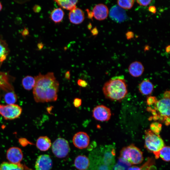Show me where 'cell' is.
I'll use <instances>...</instances> for the list:
<instances>
[{
	"instance_id": "6da1fadb",
	"label": "cell",
	"mask_w": 170,
	"mask_h": 170,
	"mask_svg": "<svg viewBox=\"0 0 170 170\" xmlns=\"http://www.w3.org/2000/svg\"><path fill=\"white\" fill-rule=\"evenodd\" d=\"M34 78L33 94L35 101L44 103L56 101L59 83L54 73L49 72L45 75L39 73Z\"/></svg>"
},
{
	"instance_id": "7a4b0ae2",
	"label": "cell",
	"mask_w": 170,
	"mask_h": 170,
	"mask_svg": "<svg viewBox=\"0 0 170 170\" xmlns=\"http://www.w3.org/2000/svg\"><path fill=\"white\" fill-rule=\"evenodd\" d=\"M102 91L106 98L114 101L122 100L128 93L127 85L122 76L113 77L105 82Z\"/></svg>"
},
{
	"instance_id": "3957f363",
	"label": "cell",
	"mask_w": 170,
	"mask_h": 170,
	"mask_svg": "<svg viewBox=\"0 0 170 170\" xmlns=\"http://www.w3.org/2000/svg\"><path fill=\"white\" fill-rule=\"evenodd\" d=\"M145 133V147L154 153L156 159L159 158V152L164 146L163 140L160 135H156L150 129L146 130Z\"/></svg>"
},
{
	"instance_id": "277c9868",
	"label": "cell",
	"mask_w": 170,
	"mask_h": 170,
	"mask_svg": "<svg viewBox=\"0 0 170 170\" xmlns=\"http://www.w3.org/2000/svg\"><path fill=\"white\" fill-rule=\"evenodd\" d=\"M157 112V116L165 125L170 124V91H166L163 98L157 101L155 108Z\"/></svg>"
},
{
	"instance_id": "5b68a950",
	"label": "cell",
	"mask_w": 170,
	"mask_h": 170,
	"mask_svg": "<svg viewBox=\"0 0 170 170\" xmlns=\"http://www.w3.org/2000/svg\"><path fill=\"white\" fill-rule=\"evenodd\" d=\"M120 158L131 164H137L143 160L141 150L133 144L123 148L120 151Z\"/></svg>"
},
{
	"instance_id": "8992f818",
	"label": "cell",
	"mask_w": 170,
	"mask_h": 170,
	"mask_svg": "<svg viewBox=\"0 0 170 170\" xmlns=\"http://www.w3.org/2000/svg\"><path fill=\"white\" fill-rule=\"evenodd\" d=\"M52 150L53 154L58 158L65 157L70 151L68 141L63 138L57 139L52 143Z\"/></svg>"
},
{
	"instance_id": "52a82bcc",
	"label": "cell",
	"mask_w": 170,
	"mask_h": 170,
	"mask_svg": "<svg viewBox=\"0 0 170 170\" xmlns=\"http://www.w3.org/2000/svg\"><path fill=\"white\" fill-rule=\"evenodd\" d=\"M22 111L21 108L17 105L0 104V114L6 120H13L19 117Z\"/></svg>"
},
{
	"instance_id": "ba28073f",
	"label": "cell",
	"mask_w": 170,
	"mask_h": 170,
	"mask_svg": "<svg viewBox=\"0 0 170 170\" xmlns=\"http://www.w3.org/2000/svg\"><path fill=\"white\" fill-rule=\"evenodd\" d=\"M92 116L96 120L101 122L108 121L111 116L110 109L103 105L95 107L92 111Z\"/></svg>"
},
{
	"instance_id": "9c48e42d",
	"label": "cell",
	"mask_w": 170,
	"mask_h": 170,
	"mask_svg": "<svg viewBox=\"0 0 170 170\" xmlns=\"http://www.w3.org/2000/svg\"><path fill=\"white\" fill-rule=\"evenodd\" d=\"M109 16L112 20L117 23L123 22L128 19L125 10L116 5L110 8Z\"/></svg>"
},
{
	"instance_id": "30bf717a",
	"label": "cell",
	"mask_w": 170,
	"mask_h": 170,
	"mask_svg": "<svg viewBox=\"0 0 170 170\" xmlns=\"http://www.w3.org/2000/svg\"><path fill=\"white\" fill-rule=\"evenodd\" d=\"M72 141L73 144L76 147L82 149L86 148L88 145L90 138L86 132H79L74 135Z\"/></svg>"
},
{
	"instance_id": "8fae6325",
	"label": "cell",
	"mask_w": 170,
	"mask_h": 170,
	"mask_svg": "<svg viewBox=\"0 0 170 170\" xmlns=\"http://www.w3.org/2000/svg\"><path fill=\"white\" fill-rule=\"evenodd\" d=\"M53 162L50 156L44 154L39 156L36 162V170H50L52 167Z\"/></svg>"
},
{
	"instance_id": "7c38bea8",
	"label": "cell",
	"mask_w": 170,
	"mask_h": 170,
	"mask_svg": "<svg viewBox=\"0 0 170 170\" xmlns=\"http://www.w3.org/2000/svg\"><path fill=\"white\" fill-rule=\"evenodd\" d=\"M7 159L10 163L18 164L20 163L23 158V154L20 148L16 147L9 148L6 153Z\"/></svg>"
},
{
	"instance_id": "4fadbf2b",
	"label": "cell",
	"mask_w": 170,
	"mask_h": 170,
	"mask_svg": "<svg viewBox=\"0 0 170 170\" xmlns=\"http://www.w3.org/2000/svg\"><path fill=\"white\" fill-rule=\"evenodd\" d=\"M92 12L93 17L96 20H102L107 18L109 14V9L106 5L100 3L94 6Z\"/></svg>"
},
{
	"instance_id": "5bb4252c",
	"label": "cell",
	"mask_w": 170,
	"mask_h": 170,
	"mask_svg": "<svg viewBox=\"0 0 170 170\" xmlns=\"http://www.w3.org/2000/svg\"><path fill=\"white\" fill-rule=\"evenodd\" d=\"M68 17L70 22L76 25L81 23L85 19L84 14L83 11L76 7L70 10Z\"/></svg>"
},
{
	"instance_id": "9a60e30c",
	"label": "cell",
	"mask_w": 170,
	"mask_h": 170,
	"mask_svg": "<svg viewBox=\"0 0 170 170\" xmlns=\"http://www.w3.org/2000/svg\"><path fill=\"white\" fill-rule=\"evenodd\" d=\"M128 69L130 74L134 77L140 76L144 70V67L142 63L138 61L132 63L129 65Z\"/></svg>"
},
{
	"instance_id": "2e32d148",
	"label": "cell",
	"mask_w": 170,
	"mask_h": 170,
	"mask_svg": "<svg viewBox=\"0 0 170 170\" xmlns=\"http://www.w3.org/2000/svg\"><path fill=\"white\" fill-rule=\"evenodd\" d=\"M74 165L76 168L79 170H86L89 166L90 161L85 155H79L75 158Z\"/></svg>"
},
{
	"instance_id": "e0dca14e",
	"label": "cell",
	"mask_w": 170,
	"mask_h": 170,
	"mask_svg": "<svg viewBox=\"0 0 170 170\" xmlns=\"http://www.w3.org/2000/svg\"><path fill=\"white\" fill-rule=\"evenodd\" d=\"M50 139L47 136L39 137L37 139L36 144L37 148L42 151L48 150L51 146Z\"/></svg>"
},
{
	"instance_id": "ac0fdd59",
	"label": "cell",
	"mask_w": 170,
	"mask_h": 170,
	"mask_svg": "<svg viewBox=\"0 0 170 170\" xmlns=\"http://www.w3.org/2000/svg\"><path fill=\"white\" fill-rule=\"evenodd\" d=\"M154 86L152 83L148 79L143 81L139 85V92L144 95L150 94L152 92Z\"/></svg>"
},
{
	"instance_id": "d6986e66",
	"label": "cell",
	"mask_w": 170,
	"mask_h": 170,
	"mask_svg": "<svg viewBox=\"0 0 170 170\" xmlns=\"http://www.w3.org/2000/svg\"><path fill=\"white\" fill-rule=\"evenodd\" d=\"M10 50L5 41L0 39V68L6 59Z\"/></svg>"
},
{
	"instance_id": "ffe728a7",
	"label": "cell",
	"mask_w": 170,
	"mask_h": 170,
	"mask_svg": "<svg viewBox=\"0 0 170 170\" xmlns=\"http://www.w3.org/2000/svg\"><path fill=\"white\" fill-rule=\"evenodd\" d=\"M64 14V11L61 8H55L51 12L50 18L54 23H59L63 20Z\"/></svg>"
},
{
	"instance_id": "44dd1931",
	"label": "cell",
	"mask_w": 170,
	"mask_h": 170,
	"mask_svg": "<svg viewBox=\"0 0 170 170\" xmlns=\"http://www.w3.org/2000/svg\"><path fill=\"white\" fill-rule=\"evenodd\" d=\"M57 4L63 8L71 10L76 7L77 0H55Z\"/></svg>"
},
{
	"instance_id": "7402d4cb",
	"label": "cell",
	"mask_w": 170,
	"mask_h": 170,
	"mask_svg": "<svg viewBox=\"0 0 170 170\" xmlns=\"http://www.w3.org/2000/svg\"><path fill=\"white\" fill-rule=\"evenodd\" d=\"M0 170H24V166L20 163L15 164L3 162L0 165Z\"/></svg>"
},
{
	"instance_id": "603a6c76",
	"label": "cell",
	"mask_w": 170,
	"mask_h": 170,
	"mask_svg": "<svg viewBox=\"0 0 170 170\" xmlns=\"http://www.w3.org/2000/svg\"><path fill=\"white\" fill-rule=\"evenodd\" d=\"M35 84L34 77L30 76H25L22 80V84L23 88L27 90H30L33 89Z\"/></svg>"
},
{
	"instance_id": "cb8c5ba5",
	"label": "cell",
	"mask_w": 170,
	"mask_h": 170,
	"mask_svg": "<svg viewBox=\"0 0 170 170\" xmlns=\"http://www.w3.org/2000/svg\"><path fill=\"white\" fill-rule=\"evenodd\" d=\"M4 99L8 105L14 104L17 101L16 95L14 91H9L5 94Z\"/></svg>"
},
{
	"instance_id": "d4e9b609",
	"label": "cell",
	"mask_w": 170,
	"mask_h": 170,
	"mask_svg": "<svg viewBox=\"0 0 170 170\" xmlns=\"http://www.w3.org/2000/svg\"><path fill=\"white\" fill-rule=\"evenodd\" d=\"M170 150L169 146H164L159 152V157H160L165 161L169 162L170 159Z\"/></svg>"
},
{
	"instance_id": "484cf974",
	"label": "cell",
	"mask_w": 170,
	"mask_h": 170,
	"mask_svg": "<svg viewBox=\"0 0 170 170\" xmlns=\"http://www.w3.org/2000/svg\"><path fill=\"white\" fill-rule=\"evenodd\" d=\"M131 164L120 158L114 167V170H128Z\"/></svg>"
},
{
	"instance_id": "4316f807",
	"label": "cell",
	"mask_w": 170,
	"mask_h": 170,
	"mask_svg": "<svg viewBox=\"0 0 170 170\" xmlns=\"http://www.w3.org/2000/svg\"><path fill=\"white\" fill-rule=\"evenodd\" d=\"M118 5L124 9H130L133 6L134 1L133 0H119L117 1Z\"/></svg>"
},
{
	"instance_id": "83f0119b",
	"label": "cell",
	"mask_w": 170,
	"mask_h": 170,
	"mask_svg": "<svg viewBox=\"0 0 170 170\" xmlns=\"http://www.w3.org/2000/svg\"><path fill=\"white\" fill-rule=\"evenodd\" d=\"M154 163L153 159H148L147 161L140 167L141 170H153L155 169V168L154 167Z\"/></svg>"
},
{
	"instance_id": "f1b7e54d",
	"label": "cell",
	"mask_w": 170,
	"mask_h": 170,
	"mask_svg": "<svg viewBox=\"0 0 170 170\" xmlns=\"http://www.w3.org/2000/svg\"><path fill=\"white\" fill-rule=\"evenodd\" d=\"M150 129L156 135H160L162 129V125L157 122L153 123L150 125Z\"/></svg>"
},
{
	"instance_id": "f546056e",
	"label": "cell",
	"mask_w": 170,
	"mask_h": 170,
	"mask_svg": "<svg viewBox=\"0 0 170 170\" xmlns=\"http://www.w3.org/2000/svg\"><path fill=\"white\" fill-rule=\"evenodd\" d=\"M153 1L151 0H136L137 2L140 5L146 6L148 5L151 3Z\"/></svg>"
},
{
	"instance_id": "4dcf8cb0",
	"label": "cell",
	"mask_w": 170,
	"mask_h": 170,
	"mask_svg": "<svg viewBox=\"0 0 170 170\" xmlns=\"http://www.w3.org/2000/svg\"><path fill=\"white\" fill-rule=\"evenodd\" d=\"M82 100L81 99L79 98H75L74 99L73 104L74 106L76 108L80 107L82 104Z\"/></svg>"
},
{
	"instance_id": "1f68e13d",
	"label": "cell",
	"mask_w": 170,
	"mask_h": 170,
	"mask_svg": "<svg viewBox=\"0 0 170 170\" xmlns=\"http://www.w3.org/2000/svg\"><path fill=\"white\" fill-rule=\"evenodd\" d=\"M77 83L79 86L83 88L86 87L88 85L87 82L81 79H79L78 80Z\"/></svg>"
},
{
	"instance_id": "d6a6232c",
	"label": "cell",
	"mask_w": 170,
	"mask_h": 170,
	"mask_svg": "<svg viewBox=\"0 0 170 170\" xmlns=\"http://www.w3.org/2000/svg\"><path fill=\"white\" fill-rule=\"evenodd\" d=\"M126 36L127 39H131L133 38L134 34L131 31H128L126 33Z\"/></svg>"
},
{
	"instance_id": "836d02e7",
	"label": "cell",
	"mask_w": 170,
	"mask_h": 170,
	"mask_svg": "<svg viewBox=\"0 0 170 170\" xmlns=\"http://www.w3.org/2000/svg\"><path fill=\"white\" fill-rule=\"evenodd\" d=\"M148 10L150 12L153 14L156 13V7L153 6H151L149 7Z\"/></svg>"
},
{
	"instance_id": "e575fe53",
	"label": "cell",
	"mask_w": 170,
	"mask_h": 170,
	"mask_svg": "<svg viewBox=\"0 0 170 170\" xmlns=\"http://www.w3.org/2000/svg\"><path fill=\"white\" fill-rule=\"evenodd\" d=\"M128 170H141L140 167L137 166H133L130 167Z\"/></svg>"
},
{
	"instance_id": "d590c367",
	"label": "cell",
	"mask_w": 170,
	"mask_h": 170,
	"mask_svg": "<svg viewBox=\"0 0 170 170\" xmlns=\"http://www.w3.org/2000/svg\"><path fill=\"white\" fill-rule=\"evenodd\" d=\"M65 78L69 80L70 79V73L69 71H67L65 73Z\"/></svg>"
},
{
	"instance_id": "8d00e7d4",
	"label": "cell",
	"mask_w": 170,
	"mask_h": 170,
	"mask_svg": "<svg viewBox=\"0 0 170 170\" xmlns=\"http://www.w3.org/2000/svg\"><path fill=\"white\" fill-rule=\"evenodd\" d=\"M88 14V18L89 19H92L93 17V14L92 12L90 11L89 10L87 9L86 10Z\"/></svg>"
},
{
	"instance_id": "74e56055",
	"label": "cell",
	"mask_w": 170,
	"mask_h": 170,
	"mask_svg": "<svg viewBox=\"0 0 170 170\" xmlns=\"http://www.w3.org/2000/svg\"><path fill=\"white\" fill-rule=\"evenodd\" d=\"M92 33L93 35H97L98 33V31L97 28H94L92 30Z\"/></svg>"
},
{
	"instance_id": "f35d334b",
	"label": "cell",
	"mask_w": 170,
	"mask_h": 170,
	"mask_svg": "<svg viewBox=\"0 0 170 170\" xmlns=\"http://www.w3.org/2000/svg\"><path fill=\"white\" fill-rule=\"evenodd\" d=\"M170 45H169L167 46V47L166 48V52L167 53H170Z\"/></svg>"
},
{
	"instance_id": "ab89813d",
	"label": "cell",
	"mask_w": 170,
	"mask_h": 170,
	"mask_svg": "<svg viewBox=\"0 0 170 170\" xmlns=\"http://www.w3.org/2000/svg\"><path fill=\"white\" fill-rule=\"evenodd\" d=\"M149 49L150 47L148 45H147L145 46L144 50L145 51L148 50Z\"/></svg>"
},
{
	"instance_id": "60d3db41",
	"label": "cell",
	"mask_w": 170,
	"mask_h": 170,
	"mask_svg": "<svg viewBox=\"0 0 170 170\" xmlns=\"http://www.w3.org/2000/svg\"><path fill=\"white\" fill-rule=\"evenodd\" d=\"M2 5L1 3L0 2V11H1L2 8Z\"/></svg>"
}]
</instances>
